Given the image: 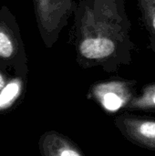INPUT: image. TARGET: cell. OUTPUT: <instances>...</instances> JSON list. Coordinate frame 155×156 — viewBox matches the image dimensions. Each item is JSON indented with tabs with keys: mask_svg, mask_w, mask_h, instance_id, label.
Segmentation results:
<instances>
[{
	"mask_svg": "<svg viewBox=\"0 0 155 156\" xmlns=\"http://www.w3.org/2000/svg\"><path fill=\"white\" fill-rule=\"evenodd\" d=\"M108 0H79L75 15V46L80 63L108 62L116 56L121 30Z\"/></svg>",
	"mask_w": 155,
	"mask_h": 156,
	"instance_id": "obj_1",
	"label": "cell"
},
{
	"mask_svg": "<svg viewBox=\"0 0 155 156\" xmlns=\"http://www.w3.org/2000/svg\"><path fill=\"white\" fill-rule=\"evenodd\" d=\"M25 65L26 56L15 16L4 6L0 10V63Z\"/></svg>",
	"mask_w": 155,
	"mask_h": 156,
	"instance_id": "obj_3",
	"label": "cell"
},
{
	"mask_svg": "<svg viewBox=\"0 0 155 156\" xmlns=\"http://www.w3.org/2000/svg\"><path fill=\"white\" fill-rule=\"evenodd\" d=\"M102 88L105 90V92L101 96L103 106L111 112L119 110L124 101L118 92L120 90L119 86L117 84H107L102 86Z\"/></svg>",
	"mask_w": 155,
	"mask_h": 156,
	"instance_id": "obj_5",
	"label": "cell"
},
{
	"mask_svg": "<svg viewBox=\"0 0 155 156\" xmlns=\"http://www.w3.org/2000/svg\"><path fill=\"white\" fill-rule=\"evenodd\" d=\"M21 83L18 80H14L5 84L0 90V107L9 105L19 94Z\"/></svg>",
	"mask_w": 155,
	"mask_h": 156,
	"instance_id": "obj_7",
	"label": "cell"
},
{
	"mask_svg": "<svg viewBox=\"0 0 155 156\" xmlns=\"http://www.w3.org/2000/svg\"><path fill=\"white\" fill-rule=\"evenodd\" d=\"M134 106L139 108H153L155 107V89L148 91L144 96L140 98L137 103H134Z\"/></svg>",
	"mask_w": 155,
	"mask_h": 156,
	"instance_id": "obj_8",
	"label": "cell"
},
{
	"mask_svg": "<svg viewBox=\"0 0 155 156\" xmlns=\"http://www.w3.org/2000/svg\"><path fill=\"white\" fill-rule=\"evenodd\" d=\"M60 156H80L76 151L74 150H70V149H68V150H64Z\"/></svg>",
	"mask_w": 155,
	"mask_h": 156,
	"instance_id": "obj_9",
	"label": "cell"
},
{
	"mask_svg": "<svg viewBox=\"0 0 155 156\" xmlns=\"http://www.w3.org/2000/svg\"><path fill=\"white\" fill-rule=\"evenodd\" d=\"M139 3L155 49V0H139Z\"/></svg>",
	"mask_w": 155,
	"mask_h": 156,
	"instance_id": "obj_6",
	"label": "cell"
},
{
	"mask_svg": "<svg viewBox=\"0 0 155 156\" xmlns=\"http://www.w3.org/2000/svg\"><path fill=\"white\" fill-rule=\"evenodd\" d=\"M123 124L127 136L134 144L155 151V120L127 118Z\"/></svg>",
	"mask_w": 155,
	"mask_h": 156,
	"instance_id": "obj_4",
	"label": "cell"
},
{
	"mask_svg": "<svg viewBox=\"0 0 155 156\" xmlns=\"http://www.w3.org/2000/svg\"><path fill=\"white\" fill-rule=\"evenodd\" d=\"M40 36L47 47H52L74 14L79 0H33Z\"/></svg>",
	"mask_w": 155,
	"mask_h": 156,
	"instance_id": "obj_2",
	"label": "cell"
}]
</instances>
